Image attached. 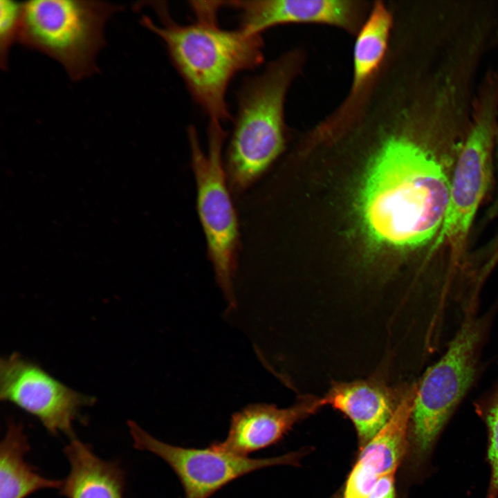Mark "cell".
I'll return each instance as SVG.
<instances>
[{
    "instance_id": "obj_14",
    "label": "cell",
    "mask_w": 498,
    "mask_h": 498,
    "mask_svg": "<svg viewBox=\"0 0 498 498\" xmlns=\"http://www.w3.org/2000/svg\"><path fill=\"white\" fill-rule=\"evenodd\" d=\"M30 447L21 423H8L0 445V498H26L46 488H60L62 481L39 474L24 459Z\"/></svg>"
},
{
    "instance_id": "obj_5",
    "label": "cell",
    "mask_w": 498,
    "mask_h": 498,
    "mask_svg": "<svg viewBox=\"0 0 498 498\" xmlns=\"http://www.w3.org/2000/svg\"><path fill=\"white\" fill-rule=\"evenodd\" d=\"M187 135L196 185L197 210L208 254L219 285L229 302L234 304L239 225L223 160L225 133L221 123L210 122L206 153L201 148L194 127H188Z\"/></svg>"
},
{
    "instance_id": "obj_2",
    "label": "cell",
    "mask_w": 498,
    "mask_h": 498,
    "mask_svg": "<svg viewBox=\"0 0 498 498\" xmlns=\"http://www.w3.org/2000/svg\"><path fill=\"white\" fill-rule=\"evenodd\" d=\"M160 25L145 15L140 24L158 36L194 101L210 117L219 122L230 118L225 95L232 77L252 69L264 60L261 35L240 28L227 30L217 22L198 21L180 25L172 20L165 4L152 2Z\"/></svg>"
},
{
    "instance_id": "obj_15",
    "label": "cell",
    "mask_w": 498,
    "mask_h": 498,
    "mask_svg": "<svg viewBox=\"0 0 498 498\" xmlns=\"http://www.w3.org/2000/svg\"><path fill=\"white\" fill-rule=\"evenodd\" d=\"M416 387L413 383L405 387L391 418L361 449L358 461L379 476L395 472L405 454Z\"/></svg>"
},
{
    "instance_id": "obj_1",
    "label": "cell",
    "mask_w": 498,
    "mask_h": 498,
    "mask_svg": "<svg viewBox=\"0 0 498 498\" xmlns=\"http://www.w3.org/2000/svg\"><path fill=\"white\" fill-rule=\"evenodd\" d=\"M450 179L441 165L408 138L386 140L372 159L360 194L369 237L395 248H414L436 237L448 205Z\"/></svg>"
},
{
    "instance_id": "obj_6",
    "label": "cell",
    "mask_w": 498,
    "mask_h": 498,
    "mask_svg": "<svg viewBox=\"0 0 498 498\" xmlns=\"http://www.w3.org/2000/svg\"><path fill=\"white\" fill-rule=\"evenodd\" d=\"M486 323L482 319L465 321L444 355L417 383L410 421L419 456L430 450L473 381Z\"/></svg>"
},
{
    "instance_id": "obj_4",
    "label": "cell",
    "mask_w": 498,
    "mask_h": 498,
    "mask_svg": "<svg viewBox=\"0 0 498 498\" xmlns=\"http://www.w3.org/2000/svg\"><path fill=\"white\" fill-rule=\"evenodd\" d=\"M122 6L99 1L34 0L24 3L19 42L59 62L79 81L99 71L105 25Z\"/></svg>"
},
{
    "instance_id": "obj_3",
    "label": "cell",
    "mask_w": 498,
    "mask_h": 498,
    "mask_svg": "<svg viewBox=\"0 0 498 498\" xmlns=\"http://www.w3.org/2000/svg\"><path fill=\"white\" fill-rule=\"evenodd\" d=\"M288 55L250 77L237 93L238 109L225 170L230 188L240 194L258 180L284 145V102L294 72Z\"/></svg>"
},
{
    "instance_id": "obj_10",
    "label": "cell",
    "mask_w": 498,
    "mask_h": 498,
    "mask_svg": "<svg viewBox=\"0 0 498 498\" xmlns=\"http://www.w3.org/2000/svg\"><path fill=\"white\" fill-rule=\"evenodd\" d=\"M326 405L322 398L305 396L287 408L270 404H252L232 414L225 439L210 445L237 456L269 447L282 439L293 426Z\"/></svg>"
},
{
    "instance_id": "obj_12",
    "label": "cell",
    "mask_w": 498,
    "mask_h": 498,
    "mask_svg": "<svg viewBox=\"0 0 498 498\" xmlns=\"http://www.w3.org/2000/svg\"><path fill=\"white\" fill-rule=\"evenodd\" d=\"M404 389L396 395L380 382L358 380L334 383L323 398L353 422L362 448L391 418Z\"/></svg>"
},
{
    "instance_id": "obj_16",
    "label": "cell",
    "mask_w": 498,
    "mask_h": 498,
    "mask_svg": "<svg viewBox=\"0 0 498 498\" xmlns=\"http://www.w3.org/2000/svg\"><path fill=\"white\" fill-rule=\"evenodd\" d=\"M391 26L389 12L381 2L376 3L355 43L352 96L355 97L361 91L382 62Z\"/></svg>"
},
{
    "instance_id": "obj_11",
    "label": "cell",
    "mask_w": 498,
    "mask_h": 498,
    "mask_svg": "<svg viewBox=\"0 0 498 498\" xmlns=\"http://www.w3.org/2000/svg\"><path fill=\"white\" fill-rule=\"evenodd\" d=\"M226 5L240 11L239 28L251 35L290 23H320L353 30L358 21V7L349 1H230Z\"/></svg>"
},
{
    "instance_id": "obj_19",
    "label": "cell",
    "mask_w": 498,
    "mask_h": 498,
    "mask_svg": "<svg viewBox=\"0 0 498 498\" xmlns=\"http://www.w3.org/2000/svg\"><path fill=\"white\" fill-rule=\"evenodd\" d=\"M380 477L370 467L357 461L348 477L343 498H367Z\"/></svg>"
},
{
    "instance_id": "obj_18",
    "label": "cell",
    "mask_w": 498,
    "mask_h": 498,
    "mask_svg": "<svg viewBox=\"0 0 498 498\" xmlns=\"http://www.w3.org/2000/svg\"><path fill=\"white\" fill-rule=\"evenodd\" d=\"M488 401L486 421L489 432L488 460L491 467V479L487 498L498 495V386Z\"/></svg>"
},
{
    "instance_id": "obj_9",
    "label": "cell",
    "mask_w": 498,
    "mask_h": 498,
    "mask_svg": "<svg viewBox=\"0 0 498 498\" xmlns=\"http://www.w3.org/2000/svg\"><path fill=\"white\" fill-rule=\"evenodd\" d=\"M492 136L489 117H481L470 132L455 165L434 250L448 246L454 256L462 250L489 183Z\"/></svg>"
},
{
    "instance_id": "obj_13",
    "label": "cell",
    "mask_w": 498,
    "mask_h": 498,
    "mask_svg": "<svg viewBox=\"0 0 498 498\" xmlns=\"http://www.w3.org/2000/svg\"><path fill=\"white\" fill-rule=\"evenodd\" d=\"M70 471L60 487L66 498H124L125 473L116 461L98 457L75 436L64 449Z\"/></svg>"
},
{
    "instance_id": "obj_7",
    "label": "cell",
    "mask_w": 498,
    "mask_h": 498,
    "mask_svg": "<svg viewBox=\"0 0 498 498\" xmlns=\"http://www.w3.org/2000/svg\"><path fill=\"white\" fill-rule=\"evenodd\" d=\"M133 446L150 452L173 470L184 489L185 498H210L219 490L248 473L277 465H297L301 454L253 459L214 449L183 448L165 443L152 436L136 423L128 421Z\"/></svg>"
},
{
    "instance_id": "obj_17",
    "label": "cell",
    "mask_w": 498,
    "mask_h": 498,
    "mask_svg": "<svg viewBox=\"0 0 498 498\" xmlns=\"http://www.w3.org/2000/svg\"><path fill=\"white\" fill-rule=\"evenodd\" d=\"M24 3L0 1V65L6 70L10 50L19 42Z\"/></svg>"
},
{
    "instance_id": "obj_8",
    "label": "cell",
    "mask_w": 498,
    "mask_h": 498,
    "mask_svg": "<svg viewBox=\"0 0 498 498\" xmlns=\"http://www.w3.org/2000/svg\"><path fill=\"white\" fill-rule=\"evenodd\" d=\"M0 398L37 418L50 434L69 439L80 409L94 403L17 353L1 359Z\"/></svg>"
},
{
    "instance_id": "obj_20",
    "label": "cell",
    "mask_w": 498,
    "mask_h": 498,
    "mask_svg": "<svg viewBox=\"0 0 498 498\" xmlns=\"http://www.w3.org/2000/svg\"><path fill=\"white\" fill-rule=\"evenodd\" d=\"M367 498H395L394 472L380 477Z\"/></svg>"
}]
</instances>
